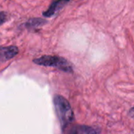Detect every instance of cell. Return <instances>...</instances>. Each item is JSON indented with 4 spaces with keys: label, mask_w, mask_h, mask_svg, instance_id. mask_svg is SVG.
<instances>
[{
    "label": "cell",
    "mask_w": 134,
    "mask_h": 134,
    "mask_svg": "<svg viewBox=\"0 0 134 134\" xmlns=\"http://www.w3.org/2000/svg\"><path fill=\"white\" fill-rule=\"evenodd\" d=\"M55 111L63 130L74 121V113L69 102L62 96L57 95L53 99Z\"/></svg>",
    "instance_id": "obj_1"
},
{
    "label": "cell",
    "mask_w": 134,
    "mask_h": 134,
    "mask_svg": "<svg viewBox=\"0 0 134 134\" xmlns=\"http://www.w3.org/2000/svg\"><path fill=\"white\" fill-rule=\"evenodd\" d=\"M33 61L34 63L38 65L57 68L64 72L71 73L73 71V68L72 65L70 64V62L67 60L65 58L61 57L46 55L39 58H36Z\"/></svg>",
    "instance_id": "obj_2"
},
{
    "label": "cell",
    "mask_w": 134,
    "mask_h": 134,
    "mask_svg": "<svg viewBox=\"0 0 134 134\" xmlns=\"http://www.w3.org/2000/svg\"><path fill=\"white\" fill-rule=\"evenodd\" d=\"M100 129L86 125H75L68 131V134H100Z\"/></svg>",
    "instance_id": "obj_3"
},
{
    "label": "cell",
    "mask_w": 134,
    "mask_h": 134,
    "mask_svg": "<svg viewBox=\"0 0 134 134\" xmlns=\"http://www.w3.org/2000/svg\"><path fill=\"white\" fill-rule=\"evenodd\" d=\"M71 0H53L50 4L49 7L47 10L43 13V16L46 17H50L61 9H63L68 3L70 2Z\"/></svg>",
    "instance_id": "obj_4"
},
{
    "label": "cell",
    "mask_w": 134,
    "mask_h": 134,
    "mask_svg": "<svg viewBox=\"0 0 134 134\" xmlns=\"http://www.w3.org/2000/svg\"><path fill=\"white\" fill-rule=\"evenodd\" d=\"M18 52V48L14 46L0 47V62H4L13 58Z\"/></svg>",
    "instance_id": "obj_5"
},
{
    "label": "cell",
    "mask_w": 134,
    "mask_h": 134,
    "mask_svg": "<svg viewBox=\"0 0 134 134\" xmlns=\"http://www.w3.org/2000/svg\"><path fill=\"white\" fill-rule=\"evenodd\" d=\"M47 21L46 20L42 19V18H32V19H30L26 23V26L29 28H33V27L36 28L40 26H42Z\"/></svg>",
    "instance_id": "obj_6"
},
{
    "label": "cell",
    "mask_w": 134,
    "mask_h": 134,
    "mask_svg": "<svg viewBox=\"0 0 134 134\" xmlns=\"http://www.w3.org/2000/svg\"><path fill=\"white\" fill-rule=\"evenodd\" d=\"M7 16L4 12H0V25L6 20Z\"/></svg>",
    "instance_id": "obj_7"
},
{
    "label": "cell",
    "mask_w": 134,
    "mask_h": 134,
    "mask_svg": "<svg viewBox=\"0 0 134 134\" xmlns=\"http://www.w3.org/2000/svg\"><path fill=\"white\" fill-rule=\"evenodd\" d=\"M129 115H130V116H131V117H134V107L130 109V111H129Z\"/></svg>",
    "instance_id": "obj_8"
}]
</instances>
